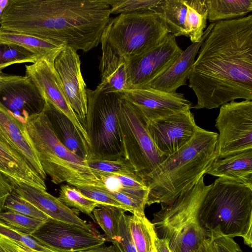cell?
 <instances>
[{
    "label": "cell",
    "instance_id": "6da1fadb",
    "mask_svg": "<svg viewBox=\"0 0 252 252\" xmlns=\"http://www.w3.org/2000/svg\"><path fill=\"white\" fill-rule=\"evenodd\" d=\"M189 78L195 109L252 100V15L219 21L202 42Z\"/></svg>",
    "mask_w": 252,
    "mask_h": 252
},
{
    "label": "cell",
    "instance_id": "7a4b0ae2",
    "mask_svg": "<svg viewBox=\"0 0 252 252\" xmlns=\"http://www.w3.org/2000/svg\"><path fill=\"white\" fill-rule=\"evenodd\" d=\"M110 14L103 0H8L0 30L88 52L100 43Z\"/></svg>",
    "mask_w": 252,
    "mask_h": 252
},
{
    "label": "cell",
    "instance_id": "3957f363",
    "mask_svg": "<svg viewBox=\"0 0 252 252\" xmlns=\"http://www.w3.org/2000/svg\"><path fill=\"white\" fill-rule=\"evenodd\" d=\"M218 136L198 126L192 138L168 156L150 176L146 205H170L194 186L218 158Z\"/></svg>",
    "mask_w": 252,
    "mask_h": 252
},
{
    "label": "cell",
    "instance_id": "277c9868",
    "mask_svg": "<svg viewBox=\"0 0 252 252\" xmlns=\"http://www.w3.org/2000/svg\"><path fill=\"white\" fill-rule=\"evenodd\" d=\"M197 217L209 238L241 237L252 247V189L218 178L203 198Z\"/></svg>",
    "mask_w": 252,
    "mask_h": 252
},
{
    "label": "cell",
    "instance_id": "5b68a950",
    "mask_svg": "<svg viewBox=\"0 0 252 252\" xmlns=\"http://www.w3.org/2000/svg\"><path fill=\"white\" fill-rule=\"evenodd\" d=\"M202 177L171 204H161L152 220L157 237L165 240L170 252H193L209 238L198 220L199 206L211 185Z\"/></svg>",
    "mask_w": 252,
    "mask_h": 252
},
{
    "label": "cell",
    "instance_id": "8992f818",
    "mask_svg": "<svg viewBox=\"0 0 252 252\" xmlns=\"http://www.w3.org/2000/svg\"><path fill=\"white\" fill-rule=\"evenodd\" d=\"M26 125L41 166L52 182H66L74 187L94 185L97 179L86 160L61 143L43 111L29 117Z\"/></svg>",
    "mask_w": 252,
    "mask_h": 252
},
{
    "label": "cell",
    "instance_id": "52a82bcc",
    "mask_svg": "<svg viewBox=\"0 0 252 252\" xmlns=\"http://www.w3.org/2000/svg\"><path fill=\"white\" fill-rule=\"evenodd\" d=\"M87 112L85 128L91 158L117 159L123 157L120 116V93L86 89Z\"/></svg>",
    "mask_w": 252,
    "mask_h": 252
},
{
    "label": "cell",
    "instance_id": "ba28073f",
    "mask_svg": "<svg viewBox=\"0 0 252 252\" xmlns=\"http://www.w3.org/2000/svg\"><path fill=\"white\" fill-rule=\"evenodd\" d=\"M168 33L151 10L121 14L110 19L100 43L128 61L160 44Z\"/></svg>",
    "mask_w": 252,
    "mask_h": 252
},
{
    "label": "cell",
    "instance_id": "9c48e42d",
    "mask_svg": "<svg viewBox=\"0 0 252 252\" xmlns=\"http://www.w3.org/2000/svg\"><path fill=\"white\" fill-rule=\"evenodd\" d=\"M120 126L123 157L147 186L151 175L167 157L156 147L148 129L147 121L141 112L123 98Z\"/></svg>",
    "mask_w": 252,
    "mask_h": 252
},
{
    "label": "cell",
    "instance_id": "30bf717a",
    "mask_svg": "<svg viewBox=\"0 0 252 252\" xmlns=\"http://www.w3.org/2000/svg\"><path fill=\"white\" fill-rule=\"evenodd\" d=\"M215 126L219 131L218 158L252 149V101H232L222 105Z\"/></svg>",
    "mask_w": 252,
    "mask_h": 252
},
{
    "label": "cell",
    "instance_id": "8fae6325",
    "mask_svg": "<svg viewBox=\"0 0 252 252\" xmlns=\"http://www.w3.org/2000/svg\"><path fill=\"white\" fill-rule=\"evenodd\" d=\"M175 37L201 41L206 28L208 11L205 0H159L150 10Z\"/></svg>",
    "mask_w": 252,
    "mask_h": 252
},
{
    "label": "cell",
    "instance_id": "7c38bea8",
    "mask_svg": "<svg viewBox=\"0 0 252 252\" xmlns=\"http://www.w3.org/2000/svg\"><path fill=\"white\" fill-rule=\"evenodd\" d=\"M182 52L176 37L168 33L159 45L127 61V90L142 87L160 76Z\"/></svg>",
    "mask_w": 252,
    "mask_h": 252
},
{
    "label": "cell",
    "instance_id": "4fadbf2b",
    "mask_svg": "<svg viewBox=\"0 0 252 252\" xmlns=\"http://www.w3.org/2000/svg\"><path fill=\"white\" fill-rule=\"evenodd\" d=\"M30 235L55 252H79L103 245L106 240L94 231L51 218Z\"/></svg>",
    "mask_w": 252,
    "mask_h": 252
},
{
    "label": "cell",
    "instance_id": "5bb4252c",
    "mask_svg": "<svg viewBox=\"0 0 252 252\" xmlns=\"http://www.w3.org/2000/svg\"><path fill=\"white\" fill-rule=\"evenodd\" d=\"M46 100L32 81L26 75H4L0 72V103L25 121L42 112Z\"/></svg>",
    "mask_w": 252,
    "mask_h": 252
},
{
    "label": "cell",
    "instance_id": "9a60e30c",
    "mask_svg": "<svg viewBox=\"0 0 252 252\" xmlns=\"http://www.w3.org/2000/svg\"><path fill=\"white\" fill-rule=\"evenodd\" d=\"M25 66L26 76L35 84L46 101L71 121L89 148L90 141L86 129L65 95L54 63L42 59Z\"/></svg>",
    "mask_w": 252,
    "mask_h": 252
},
{
    "label": "cell",
    "instance_id": "2e32d148",
    "mask_svg": "<svg viewBox=\"0 0 252 252\" xmlns=\"http://www.w3.org/2000/svg\"><path fill=\"white\" fill-rule=\"evenodd\" d=\"M198 126L190 110L147 121L148 129L156 147L167 157L187 144Z\"/></svg>",
    "mask_w": 252,
    "mask_h": 252
},
{
    "label": "cell",
    "instance_id": "e0dca14e",
    "mask_svg": "<svg viewBox=\"0 0 252 252\" xmlns=\"http://www.w3.org/2000/svg\"><path fill=\"white\" fill-rule=\"evenodd\" d=\"M123 98L136 107L147 121L190 110L192 103L183 94L166 93L148 88L130 89L121 93Z\"/></svg>",
    "mask_w": 252,
    "mask_h": 252
},
{
    "label": "cell",
    "instance_id": "ac0fdd59",
    "mask_svg": "<svg viewBox=\"0 0 252 252\" xmlns=\"http://www.w3.org/2000/svg\"><path fill=\"white\" fill-rule=\"evenodd\" d=\"M80 65L77 51L66 46L58 54L54 62L55 68L62 81L65 95L85 128L87 95Z\"/></svg>",
    "mask_w": 252,
    "mask_h": 252
},
{
    "label": "cell",
    "instance_id": "d6986e66",
    "mask_svg": "<svg viewBox=\"0 0 252 252\" xmlns=\"http://www.w3.org/2000/svg\"><path fill=\"white\" fill-rule=\"evenodd\" d=\"M13 190L49 218L94 231L91 224L79 217V211L66 206L46 190L22 184H14Z\"/></svg>",
    "mask_w": 252,
    "mask_h": 252
},
{
    "label": "cell",
    "instance_id": "ffe728a7",
    "mask_svg": "<svg viewBox=\"0 0 252 252\" xmlns=\"http://www.w3.org/2000/svg\"><path fill=\"white\" fill-rule=\"evenodd\" d=\"M0 132L25 158L41 178L45 181L46 175L28 133L26 122L14 115L0 103Z\"/></svg>",
    "mask_w": 252,
    "mask_h": 252
},
{
    "label": "cell",
    "instance_id": "44dd1931",
    "mask_svg": "<svg viewBox=\"0 0 252 252\" xmlns=\"http://www.w3.org/2000/svg\"><path fill=\"white\" fill-rule=\"evenodd\" d=\"M215 23L205 30L200 41L192 43L177 58L172 65L162 75L141 88H148L166 93H176L180 87L187 84L200 46L213 28Z\"/></svg>",
    "mask_w": 252,
    "mask_h": 252
},
{
    "label": "cell",
    "instance_id": "7402d4cb",
    "mask_svg": "<svg viewBox=\"0 0 252 252\" xmlns=\"http://www.w3.org/2000/svg\"><path fill=\"white\" fill-rule=\"evenodd\" d=\"M0 172L13 185L22 184L46 190L45 180L0 132Z\"/></svg>",
    "mask_w": 252,
    "mask_h": 252
},
{
    "label": "cell",
    "instance_id": "603a6c76",
    "mask_svg": "<svg viewBox=\"0 0 252 252\" xmlns=\"http://www.w3.org/2000/svg\"><path fill=\"white\" fill-rule=\"evenodd\" d=\"M43 111L61 143L75 155L88 159L89 146L71 121L47 101Z\"/></svg>",
    "mask_w": 252,
    "mask_h": 252
},
{
    "label": "cell",
    "instance_id": "cb8c5ba5",
    "mask_svg": "<svg viewBox=\"0 0 252 252\" xmlns=\"http://www.w3.org/2000/svg\"><path fill=\"white\" fill-rule=\"evenodd\" d=\"M207 174L252 189V149L217 158Z\"/></svg>",
    "mask_w": 252,
    "mask_h": 252
},
{
    "label": "cell",
    "instance_id": "d4e9b609",
    "mask_svg": "<svg viewBox=\"0 0 252 252\" xmlns=\"http://www.w3.org/2000/svg\"><path fill=\"white\" fill-rule=\"evenodd\" d=\"M100 62L101 79L96 89L106 93H122L127 90V61L101 46Z\"/></svg>",
    "mask_w": 252,
    "mask_h": 252
},
{
    "label": "cell",
    "instance_id": "484cf974",
    "mask_svg": "<svg viewBox=\"0 0 252 252\" xmlns=\"http://www.w3.org/2000/svg\"><path fill=\"white\" fill-rule=\"evenodd\" d=\"M0 42L22 46L34 54L38 60H46L52 63H54L58 54L66 47L31 35L1 30Z\"/></svg>",
    "mask_w": 252,
    "mask_h": 252
},
{
    "label": "cell",
    "instance_id": "4316f807",
    "mask_svg": "<svg viewBox=\"0 0 252 252\" xmlns=\"http://www.w3.org/2000/svg\"><path fill=\"white\" fill-rule=\"evenodd\" d=\"M207 20L214 23L241 18L252 10V0H205Z\"/></svg>",
    "mask_w": 252,
    "mask_h": 252
},
{
    "label": "cell",
    "instance_id": "83f0119b",
    "mask_svg": "<svg viewBox=\"0 0 252 252\" xmlns=\"http://www.w3.org/2000/svg\"><path fill=\"white\" fill-rule=\"evenodd\" d=\"M127 220L137 252H149L157 236L152 222L145 215L137 214L127 215Z\"/></svg>",
    "mask_w": 252,
    "mask_h": 252
},
{
    "label": "cell",
    "instance_id": "f1b7e54d",
    "mask_svg": "<svg viewBox=\"0 0 252 252\" xmlns=\"http://www.w3.org/2000/svg\"><path fill=\"white\" fill-rule=\"evenodd\" d=\"M93 212L97 223L104 232L107 241L114 242L118 237L119 225L125 210L110 205H99Z\"/></svg>",
    "mask_w": 252,
    "mask_h": 252
},
{
    "label": "cell",
    "instance_id": "f546056e",
    "mask_svg": "<svg viewBox=\"0 0 252 252\" xmlns=\"http://www.w3.org/2000/svg\"><path fill=\"white\" fill-rule=\"evenodd\" d=\"M58 198L66 206L90 216L94 209L99 205L86 197L76 187L69 185L61 187Z\"/></svg>",
    "mask_w": 252,
    "mask_h": 252
},
{
    "label": "cell",
    "instance_id": "4dcf8cb0",
    "mask_svg": "<svg viewBox=\"0 0 252 252\" xmlns=\"http://www.w3.org/2000/svg\"><path fill=\"white\" fill-rule=\"evenodd\" d=\"M37 60L38 59L34 54L22 46L0 42V72L11 64L25 63H33Z\"/></svg>",
    "mask_w": 252,
    "mask_h": 252
},
{
    "label": "cell",
    "instance_id": "1f68e13d",
    "mask_svg": "<svg viewBox=\"0 0 252 252\" xmlns=\"http://www.w3.org/2000/svg\"><path fill=\"white\" fill-rule=\"evenodd\" d=\"M45 222L10 210L0 211V223L28 235L34 233Z\"/></svg>",
    "mask_w": 252,
    "mask_h": 252
},
{
    "label": "cell",
    "instance_id": "d6a6232c",
    "mask_svg": "<svg viewBox=\"0 0 252 252\" xmlns=\"http://www.w3.org/2000/svg\"><path fill=\"white\" fill-rule=\"evenodd\" d=\"M86 161L92 171L120 175L135 174L132 165L124 157L117 159H100L89 158Z\"/></svg>",
    "mask_w": 252,
    "mask_h": 252
},
{
    "label": "cell",
    "instance_id": "836d02e7",
    "mask_svg": "<svg viewBox=\"0 0 252 252\" xmlns=\"http://www.w3.org/2000/svg\"><path fill=\"white\" fill-rule=\"evenodd\" d=\"M3 210H10L24 216L46 221L49 218L35 206L13 191L7 197Z\"/></svg>",
    "mask_w": 252,
    "mask_h": 252
},
{
    "label": "cell",
    "instance_id": "e575fe53",
    "mask_svg": "<svg viewBox=\"0 0 252 252\" xmlns=\"http://www.w3.org/2000/svg\"><path fill=\"white\" fill-rule=\"evenodd\" d=\"M111 14H127L150 10L159 0H103Z\"/></svg>",
    "mask_w": 252,
    "mask_h": 252
},
{
    "label": "cell",
    "instance_id": "d590c367",
    "mask_svg": "<svg viewBox=\"0 0 252 252\" xmlns=\"http://www.w3.org/2000/svg\"><path fill=\"white\" fill-rule=\"evenodd\" d=\"M0 235L4 236L20 244L23 246L35 251L44 252H55L43 245L31 235L19 232L1 223H0Z\"/></svg>",
    "mask_w": 252,
    "mask_h": 252
},
{
    "label": "cell",
    "instance_id": "8d00e7d4",
    "mask_svg": "<svg viewBox=\"0 0 252 252\" xmlns=\"http://www.w3.org/2000/svg\"><path fill=\"white\" fill-rule=\"evenodd\" d=\"M86 197L96 202L99 205H110L121 208L126 211L129 209L118 201L106 190L93 186L75 187Z\"/></svg>",
    "mask_w": 252,
    "mask_h": 252
},
{
    "label": "cell",
    "instance_id": "74e56055",
    "mask_svg": "<svg viewBox=\"0 0 252 252\" xmlns=\"http://www.w3.org/2000/svg\"><path fill=\"white\" fill-rule=\"evenodd\" d=\"M112 243L119 252H137L129 229L127 215L125 213L119 222L118 237Z\"/></svg>",
    "mask_w": 252,
    "mask_h": 252
},
{
    "label": "cell",
    "instance_id": "f35d334b",
    "mask_svg": "<svg viewBox=\"0 0 252 252\" xmlns=\"http://www.w3.org/2000/svg\"><path fill=\"white\" fill-rule=\"evenodd\" d=\"M215 252H242L238 244L233 238L221 236L212 239Z\"/></svg>",
    "mask_w": 252,
    "mask_h": 252
},
{
    "label": "cell",
    "instance_id": "ab89813d",
    "mask_svg": "<svg viewBox=\"0 0 252 252\" xmlns=\"http://www.w3.org/2000/svg\"><path fill=\"white\" fill-rule=\"evenodd\" d=\"M0 245L8 252H44L35 251L23 246L12 240L0 235Z\"/></svg>",
    "mask_w": 252,
    "mask_h": 252
},
{
    "label": "cell",
    "instance_id": "60d3db41",
    "mask_svg": "<svg viewBox=\"0 0 252 252\" xmlns=\"http://www.w3.org/2000/svg\"><path fill=\"white\" fill-rule=\"evenodd\" d=\"M13 185L0 172V211H2L5 200L13 191Z\"/></svg>",
    "mask_w": 252,
    "mask_h": 252
},
{
    "label": "cell",
    "instance_id": "b9f144b4",
    "mask_svg": "<svg viewBox=\"0 0 252 252\" xmlns=\"http://www.w3.org/2000/svg\"><path fill=\"white\" fill-rule=\"evenodd\" d=\"M79 252H119L113 245L106 247L103 245Z\"/></svg>",
    "mask_w": 252,
    "mask_h": 252
},
{
    "label": "cell",
    "instance_id": "7bdbcfd3",
    "mask_svg": "<svg viewBox=\"0 0 252 252\" xmlns=\"http://www.w3.org/2000/svg\"><path fill=\"white\" fill-rule=\"evenodd\" d=\"M193 252H215L212 244V239L208 238L205 240Z\"/></svg>",
    "mask_w": 252,
    "mask_h": 252
},
{
    "label": "cell",
    "instance_id": "ee69618b",
    "mask_svg": "<svg viewBox=\"0 0 252 252\" xmlns=\"http://www.w3.org/2000/svg\"><path fill=\"white\" fill-rule=\"evenodd\" d=\"M155 245L158 252H170L167 242L157 236L155 238Z\"/></svg>",
    "mask_w": 252,
    "mask_h": 252
},
{
    "label": "cell",
    "instance_id": "f6af8a7d",
    "mask_svg": "<svg viewBox=\"0 0 252 252\" xmlns=\"http://www.w3.org/2000/svg\"><path fill=\"white\" fill-rule=\"evenodd\" d=\"M8 0H0V7L4 10L6 6Z\"/></svg>",
    "mask_w": 252,
    "mask_h": 252
},
{
    "label": "cell",
    "instance_id": "bcb514c9",
    "mask_svg": "<svg viewBox=\"0 0 252 252\" xmlns=\"http://www.w3.org/2000/svg\"><path fill=\"white\" fill-rule=\"evenodd\" d=\"M149 252H158L155 245V242L154 244L152 246Z\"/></svg>",
    "mask_w": 252,
    "mask_h": 252
},
{
    "label": "cell",
    "instance_id": "7dc6e473",
    "mask_svg": "<svg viewBox=\"0 0 252 252\" xmlns=\"http://www.w3.org/2000/svg\"><path fill=\"white\" fill-rule=\"evenodd\" d=\"M0 252H8L1 245H0Z\"/></svg>",
    "mask_w": 252,
    "mask_h": 252
},
{
    "label": "cell",
    "instance_id": "c3c4849f",
    "mask_svg": "<svg viewBox=\"0 0 252 252\" xmlns=\"http://www.w3.org/2000/svg\"><path fill=\"white\" fill-rule=\"evenodd\" d=\"M3 10L0 7V21L3 13Z\"/></svg>",
    "mask_w": 252,
    "mask_h": 252
},
{
    "label": "cell",
    "instance_id": "681fc988",
    "mask_svg": "<svg viewBox=\"0 0 252 252\" xmlns=\"http://www.w3.org/2000/svg\"></svg>",
    "mask_w": 252,
    "mask_h": 252
}]
</instances>
